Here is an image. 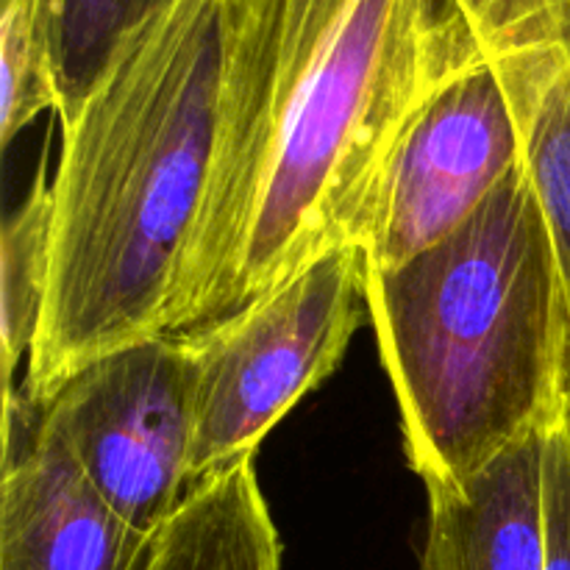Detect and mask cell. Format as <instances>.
I'll return each mask as SVG.
<instances>
[{"instance_id":"cell-7","label":"cell","mask_w":570,"mask_h":570,"mask_svg":"<svg viewBox=\"0 0 570 570\" xmlns=\"http://www.w3.org/2000/svg\"><path fill=\"white\" fill-rule=\"evenodd\" d=\"M154 540L95 493L22 390L3 393L0 570H148Z\"/></svg>"},{"instance_id":"cell-5","label":"cell","mask_w":570,"mask_h":570,"mask_svg":"<svg viewBox=\"0 0 570 570\" xmlns=\"http://www.w3.org/2000/svg\"><path fill=\"white\" fill-rule=\"evenodd\" d=\"M39 415L95 493L156 534L189 495L195 371L187 340L159 334L72 373Z\"/></svg>"},{"instance_id":"cell-6","label":"cell","mask_w":570,"mask_h":570,"mask_svg":"<svg viewBox=\"0 0 570 570\" xmlns=\"http://www.w3.org/2000/svg\"><path fill=\"white\" fill-rule=\"evenodd\" d=\"M527 159L504 78L482 56L426 100L356 226L367 271H390L465 226Z\"/></svg>"},{"instance_id":"cell-3","label":"cell","mask_w":570,"mask_h":570,"mask_svg":"<svg viewBox=\"0 0 570 570\" xmlns=\"http://www.w3.org/2000/svg\"><path fill=\"white\" fill-rule=\"evenodd\" d=\"M367 315L426 493L543 434L570 406V312L529 161L434 248L367 271Z\"/></svg>"},{"instance_id":"cell-1","label":"cell","mask_w":570,"mask_h":570,"mask_svg":"<svg viewBox=\"0 0 570 570\" xmlns=\"http://www.w3.org/2000/svg\"><path fill=\"white\" fill-rule=\"evenodd\" d=\"M220 122L165 334L193 337L354 243L426 100L484 56L454 0H217Z\"/></svg>"},{"instance_id":"cell-9","label":"cell","mask_w":570,"mask_h":570,"mask_svg":"<svg viewBox=\"0 0 570 570\" xmlns=\"http://www.w3.org/2000/svg\"><path fill=\"white\" fill-rule=\"evenodd\" d=\"M148 570H282V538L254 460L228 468L184 499L156 532Z\"/></svg>"},{"instance_id":"cell-2","label":"cell","mask_w":570,"mask_h":570,"mask_svg":"<svg viewBox=\"0 0 570 570\" xmlns=\"http://www.w3.org/2000/svg\"><path fill=\"white\" fill-rule=\"evenodd\" d=\"M220 81L217 0H167L61 126L48 298L20 387L33 404L89 362L165 334L209 193Z\"/></svg>"},{"instance_id":"cell-11","label":"cell","mask_w":570,"mask_h":570,"mask_svg":"<svg viewBox=\"0 0 570 570\" xmlns=\"http://www.w3.org/2000/svg\"><path fill=\"white\" fill-rule=\"evenodd\" d=\"M167 0H42L50 83L61 126L76 120L117 50Z\"/></svg>"},{"instance_id":"cell-13","label":"cell","mask_w":570,"mask_h":570,"mask_svg":"<svg viewBox=\"0 0 570 570\" xmlns=\"http://www.w3.org/2000/svg\"><path fill=\"white\" fill-rule=\"evenodd\" d=\"M546 570H570V406L543 438Z\"/></svg>"},{"instance_id":"cell-8","label":"cell","mask_w":570,"mask_h":570,"mask_svg":"<svg viewBox=\"0 0 570 570\" xmlns=\"http://www.w3.org/2000/svg\"><path fill=\"white\" fill-rule=\"evenodd\" d=\"M543 434L429 493L421 570H546Z\"/></svg>"},{"instance_id":"cell-10","label":"cell","mask_w":570,"mask_h":570,"mask_svg":"<svg viewBox=\"0 0 570 570\" xmlns=\"http://www.w3.org/2000/svg\"><path fill=\"white\" fill-rule=\"evenodd\" d=\"M510 92L540 189L570 312V37L488 56Z\"/></svg>"},{"instance_id":"cell-4","label":"cell","mask_w":570,"mask_h":570,"mask_svg":"<svg viewBox=\"0 0 570 570\" xmlns=\"http://www.w3.org/2000/svg\"><path fill=\"white\" fill-rule=\"evenodd\" d=\"M367 315V265L337 245L267 295L187 340L195 371L189 493L254 460L262 440L326 382Z\"/></svg>"},{"instance_id":"cell-12","label":"cell","mask_w":570,"mask_h":570,"mask_svg":"<svg viewBox=\"0 0 570 570\" xmlns=\"http://www.w3.org/2000/svg\"><path fill=\"white\" fill-rule=\"evenodd\" d=\"M53 259V198L45 165H39L26 200L0 232V360L3 393L14 382L22 356H31L42 323Z\"/></svg>"}]
</instances>
